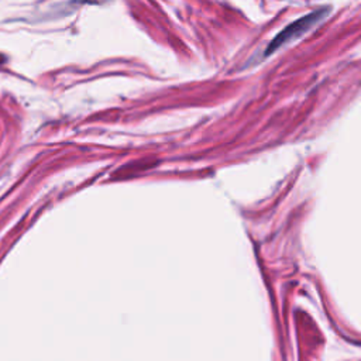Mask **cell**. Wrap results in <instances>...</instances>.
Returning a JSON list of instances; mask_svg holds the SVG:
<instances>
[{"mask_svg": "<svg viewBox=\"0 0 361 361\" xmlns=\"http://www.w3.org/2000/svg\"><path fill=\"white\" fill-rule=\"evenodd\" d=\"M327 13H329V9H321V10H316L314 13H309V14L301 17L299 20L294 21L292 24H290L288 27H286L278 36L274 37V40L267 47L266 56L274 54L275 51H278L281 47L287 45L290 43L301 38L302 36H305L309 30L315 27L316 24H319L327 16Z\"/></svg>", "mask_w": 361, "mask_h": 361, "instance_id": "6da1fadb", "label": "cell"}]
</instances>
